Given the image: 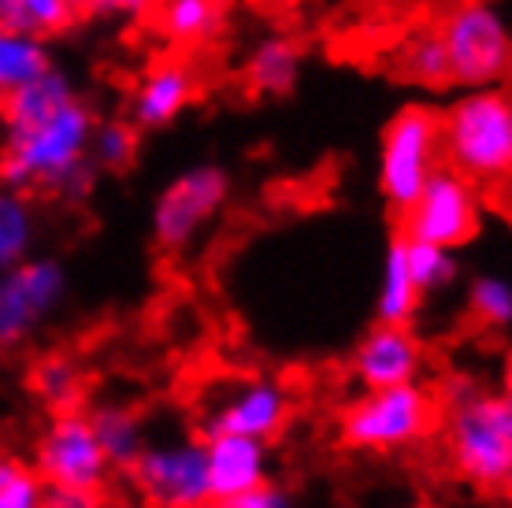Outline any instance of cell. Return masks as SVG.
Segmentation results:
<instances>
[{
  "label": "cell",
  "mask_w": 512,
  "mask_h": 508,
  "mask_svg": "<svg viewBox=\"0 0 512 508\" xmlns=\"http://www.w3.org/2000/svg\"><path fill=\"white\" fill-rule=\"evenodd\" d=\"M75 23L71 0H0V26H12L23 34H60Z\"/></svg>",
  "instance_id": "ffe728a7"
},
{
  "label": "cell",
  "mask_w": 512,
  "mask_h": 508,
  "mask_svg": "<svg viewBox=\"0 0 512 508\" xmlns=\"http://www.w3.org/2000/svg\"><path fill=\"white\" fill-rule=\"evenodd\" d=\"M512 457V397L461 382L449 408V460L475 490H501Z\"/></svg>",
  "instance_id": "3957f363"
},
{
  "label": "cell",
  "mask_w": 512,
  "mask_h": 508,
  "mask_svg": "<svg viewBox=\"0 0 512 508\" xmlns=\"http://www.w3.org/2000/svg\"><path fill=\"white\" fill-rule=\"evenodd\" d=\"M93 153L104 167H127L134 160V149H138V138L127 123H104V127L93 130Z\"/></svg>",
  "instance_id": "83f0119b"
},
{
  "label": "cell",
  "mask_w": 512,
  "mask_h": 508,
  "mask_svg": "<svg viewBox=\"0 0 512 508\" xmlns=\"http://www.w3.org/2000/svg\"><path fill=\"white\" fill-rule=\"evenodd\" d=\"M449 253H453V249L405 238V256H409L412 279H416V286H420L423 293H435L457 279V260Z\"/></svg>",
  "instance_id": "484cf974"
},
{
  "label": "cell",
  "mask_w": 512,
  "mask_h": 508,
  "mask_svg": "<svg viewBox=\"0 0 512 508\" xmlns=\"http://www.w3.org/2000/svg\"><path fill=\"white\" fill-rule=\"evenodd\" d=\"M205 453H208L212 501H219V505H231L238 494L268 483V453H264L260 438L219 431V434H208Z\"/></svg>",
  "instance_id": "4fadbf2b"
},
{
  "label": "cell",
  "mask_w": 512,
  "mask_h": 508,
  "mask_svg": "<svg viewBox=\"0 0 512 508\" xmlns=\"http://www.w3.org/2000/svg\"><path fill=\"white\" fill-rule=\"evenodd\" d=\"M49 49L38 34H23L12 26H0V97L34 82L49 71Z\"/></svg>",
  "instance_id": "2e32d148"
},
{
  "label": "cell",
  "mask_w": 512,
  "mask_h": 508,
  "mask_svg": "<svg viewBox=\"0 0 512 508\" xmlns=\"http://www.w3.org/2000/svg\"><path fill=\"white\" fill-rule=\"evenodd\" d=\"M442 160V127L427 108H405L390 119L379 149V186L394 208H409Z\"/></svg>",
  "instance_id": "8992f818"
},
{
  "label": "cell",
  "mask_w": 512,
  "mask_h": 508,
  "mask_svg": "<svg viewBox=\"0 0 512 508\" xmlns=\"http://www.w3.org/2000/svg\"><path fill=\"white\" fill-rule=\"evenodd\" d=\"M401 67H405V75H409L412 82H420V86L442 89L453 82V78H449L446 45L438 38V30L412 34V38L405 41V49H401Z\"/></svg>",
  "instance_id": "cb8c5ba5"
},
{
  "label": "cell",
  "mask_w": 512,
  "mask_h": 508,
  "mask_svg": "<svg viewBox=\"0 0 512 508\" xmlns=\"http://www.w3.org/2000/svg\"><path fill=\"white\" fill-rule=\"evenodd\" d=\"M286 416H290V397L279 382L249 379L219 401V408L208 416V434L231 431L268 442L282 431Z\"/></svg>",
  "instance_id": "7c38bea8"
},
{
  "label": "cell",
  "mask_w": 512,
  "mask_h": 508,
  "mask_svg": "<svg viewBox=\"0 0 512 508\" xmlns=\"http://www.w3.org/2000/svg\"><path fill=\"white\" fill-rule=\"evenodd\" d=\"M423 290L412 279L409 256H405V238L390 245L383 264V282H379V319L383 323H409L420 308Z\"/></svg>",
  "instance_id": "e0dca14e"
},
{
  "label": "cell",
  "mask_w": 512,
  "mask_h": 508,
  "mask_svg": "<svg viewBox=\"0 0 512 508\" xmlns=\"http://www.w3.org/2000/svg\"><path fill=\"white\" fill-rule=\"evenodd\" d=\"M438 38L446 45L449 78L457 86L483 89L505 78L512 38L501 23V15L490 8L487 0L453 4L438 23Z\"/></svg>",
  "instance_id": "5b68a950"
},
{
  "label": "cell",
  "mask_w": 512,
  "mask_h": 508,
  "mask_svg": "<svg viewBox=\"0 0 512 508\" xmlns=\"http://www.w3.org/2000/svg\"><path fill=\"white\" fill-rule=\"evenodd\" d=\"M71 4H75V12H78V8H93L97 0H71Z\"/></svg>",
  "instance_id": "836d02e7"
},
{
  "label": "cell",
  "mask_w": 512,
  "mask_h": 508,
  "mask_svg": "<svg viewBox=\"0 0 512 508\" xmlns=\"http://www.w3.org/2000/svg\"><path fill=\"white\" fill-rule=\"evenodd\" d=\"M435 420V397L412 379L368 390L342 416V438H346V445L364 449V453H397V449L423 442L435 427Z\"/></svg>",
  "instance_id": "277c9868"
},
{
  "label": "cell",
  "mask_w": 512,
  "mask_h": 508,
  "mask_svg": "<svg viewBox=\"0 0 512 508\" xmlns=\"http://www.w3.org/2000/svg\"><path fill=\"white\" fill-rule=\"evenodd\" d=\"M4 153L0 182L15 190H86V149L93 141V112L78 101L75 86L60 71H45L34 82L0 97Z\"/></svg>",
  "instance_id": "6da1fadb"
},
{
  "label": "cell",
  "mask_w": 512,
  "mask_h": 508,
  "mask_svg": "<svg viewBox=\"0 0 512 508\" xmlns=\"http://www.w3.org/2000/svg\"><path fill=\"white\" fill-rule=\"evenodd\" d=\"M34 468L45 479V486H64V490H82V494L101 497L112 464H108L101 442H97L90 416H78L71 408V412H60L49 423V431L41 434Z\"/></svg>",
  "instance_id": "52a82bcc"
},
{
  "label": "cell",
  "mask_w": 512,
  "mask_h": 508,
  "mask_svg": "<svg viewBox=\"0 0 512 508\" xmlns=\"http://www.w3.org/2000/svg\"><path fill=\"white\" fill-rule=\"evenodd\" d=\"M67 293V275L56 260H19L0 271V349L26 342L56 312Z\"/></svg>",
  "instance_id": "9c48e42d"
},
{
  "label": "cell",
  "mask_w": 512,
  "mask_h": 508,
  "mask_svg": "<svg viewBox=\"0 0 512 508\" xmlns=\"http://www.w3.org/2000/svg\"><path fill=\"white\" fill-rule=\"evenodd\" d=\"M193 101V75L182 64H164L141 78L130 101V115L138 127H167L171 119H179L182 108Z\"/></svg>",
  "instance_id": "9a60e30c"
},
{
  "label": "cell",
  "mask_w": 512,
  "mask_h": 508,
  "mask_svg": "<svg viewBox=\"0 0 512 508\" xmlns=\"http://www.w3.org/2000/svg\"><path fill=\"white\" fill-rule=\"evenodd\" d=\"M479 227V201H475L472 178H464L457 167H438L423 182L416 201L405 208V238L431 242L442 249H457Z\"/></svg>",
  "instance_id": "ba28073f"
},
{
  "label": "cell",
  "mask_w": 512,
  "mask_h": 508,
  "mask_svg": "<svg viewBox=\"0 0 512 508\" xmlns=\"http://www.w3.org/2000/svg\"><path fill=\"white\" fill-rule=\"evenodd\" d=\"M134 483L145 501L164 508H197L212 501L208 483V453L201 442H175L141 449L130 464Z\"/></svg>",
  "instance_id": "30bf717a"
},
{
  "label": "cell",
  "mask_w": 512,
  "mask_h": 508,
  "mask_svg": "<svg viewBox=\"0 0 512 508\" xmlns=\"http://www.w3.org/2000/svg\"><path fill=\"white\" fill-rule=\"evenodd\" d=\"M223 201H227V175L219 167H197L190 175L175 178L156 201V242L164 249H186L208 219L223 208Z\"/></svg>",
  "instance_id": "8fae6325"
},
{
  "label": "cell",
  "mask_w": 512,
  "mask_h": 508,
  "mask_svg": "<svg viewBox=\"0 0 512 508\" xmlns=\"http://www.w3.org/2000/svg\"><path fill=\"white\" fill-rule=\"evenodd\" d=\"M505 397H512V353L505 356Z\"/></svg>",
  "instance_id": "1f68e13d"
},
{
  "label": "cell",
  "mask_w": 512,
  "mask_h": 508,
  "mask_svg": "<svg viewBox=\"0 0 512 508\" xmlns=\"http://www.w3.org/2000/svg\"><path fill=\"white\" fill-rule=\"evenodd\" d=\"M45 505V479L34 464L0 453V508H38Z\"/></svg>",
  "instance_id": "d4e9b609"
},
{
  "label": "cell",
  "mask_w": 512,
  "mask_h": 508,
  "mask_svg": "<svg viewBox=\"0 0 512 508\" xmlns=\"http://www.w3.org/2000/svg\"><path fill=\"white\" fill-rule=\"evenodd\" d=\"M505 82L512 86V49H509V64H505Z\"/></svg>",
  "instance_id": "e575fe53"
},
{
  "label": "cell",
  "mask_w": 512,
  "mask_h": 508,
  "mask_svg": "<svg viewBox=\"0 0 512 508\" xmlns=\"http://www.w3.org/2000/svg\"><path fill=\"white\" fill-rule=\"evenodd\" d=\"M149 4L153 0H97L93 8H101V12H108V15H141V12H149Z\"/></svg>",
  "instance_id": "4dcf8cb0"
},
{
  "label": "cell",
  "mask_w": 512,
  "mask_h": 508,
  "mask_svg": "<svg viewBox=\"0 0 512 508\" xmlns=\"http://www.w3.org/2000/svg\"><path fill=\"white\" fill-rule=\"evenodd\" d=\"M101 497L82 494V490H64V486H45V505L49 508H93Z\"/></svg>",
  "instance_id": "f546056e"
},
{
  "label": "cell",
  "mask_w": 512,
  "mask_h": 508,
  "mask_svg": "<svg viewBox=\"0 0 512 508\" xmlns=\"http://www.w3.org/2000/svg\"><path fill=\"white\" fill-rule=\"evenodd\" d=\"M93 431H97V442H101L104 457H108V464L112 468H130L134 460H138V453L145 449V438H141V423L134 412H127V408H97L90 416Z\"/></svg>",
  "instance_id": "ac0fdd59"
},
{
  "label": "cell",
  "mask_w": 512,
  "mask_h": 508,
  "mask_svg": "<svg viewBox=\"0 0 512 508\" xmlns=\"http://www.w3.org/2000/svg\"><path fill=\"white\" fill-rule=\"evenodd\" d=\"M420 364L423 349L405 323H383L379 319V327L364 334V342L357 349V379L368 390L412 382L420 375Z\"/></svg>",
  "instance_id": "5bb4252c"
},
{
  "label": "cell",
  "mask_w": 512,
  "mask_h": 508,
  "mask_svg": "<svg viewBox=\"0 0 512 508\" xmlns=\"http://www.w3.org/2000/svg\"><path fill=\"white\" fill-rule=\"evenodd\" d=\"M501 490L512 497V457H509V468H505V479H501Z\"/></svg>",
  "instance_id": "d6a6232c"
},
{
  "label": "cell",
  "mask_w": 512,
  "mask_h": 508,
  "mask_svg": "<svg viewBox=\"0 0 512 508\" xmlns=\"http://www.w3.org/2000/svg\"><path fill=\"white\" fill-rule=\"evenodd\" d=\"M468 305L472 316L487 327H509L512 323V282L487 275V279H475L472 293H468Z\"/></svg>",
  "instance_id": "4316f807"
},
{
  "label": "cell",
  "mask_w": 512,
  "mask_h": 508,
  "mask_svg": "<svg viewBox=\"0 0 512 508\" xmlns=\"http://www.w3.org/2000/svg\"><path fill=\"white\" fill-rule=\"evenodd\" d=\"M219 23H223L219 0H164L160 8V26L175 41H205L216 34Z\"/></svg>",
  "instance_id": "7402d4cb"
},
{
  "label": "cell",
  "mask_w": 512,
  "mask_h": 508,
  "mask_svg": "<svg viewBox=\"0 0 512 508\" xmlns=\"http://www.w3.org/2000/svg\"><path fill=\"white\" fill-rule=\"evenodd\" d=\"M297 71H301V52L282 38L264 41L253 52V60H249V82L260 93H286V89H294Z\"/></svg>",
  "instance_id": "44dd1931"
},
{
  "label": "cell",
  "mask_w": 512,
  "mask_h": 508,
  "mask_svg": "<svg viewBox=\"0 0 512 508\" xmlns=\"http://www.w3.org/2000/svg\"><path fill=\"white\" fill-rule=\"evenodd\" d=\"M30 386L56 412H71L82 401V375H78L75 360H67V356H45V360H38L34 371H30Z\"/></svg>",
  "instance_id": "603a6c76"
},
{
  "label": "cell",
  "mask_w": 512,
  "mask_h": 508,
  "mask_svg": "<svg viewBox=\"0 0 512 508\" xmlns=\"http://www.w3.org/2000/svg\"><path fill=\"white\" fill-rule=\"evenodd\" d=\"M279 505H286V497H282V490H275L268 483L253 486V490H245V494H238L231 501V508H279Z\"/></svg>",
  "instance_id": "f1b7e54d"
},
{
  "label": "cell",
  "mask_w": 512,
  "mask_h": 508,
  "mask_svg": "<svg viewBox=\"0 0 512 508\" xmlns=\"http://www.w3.org/2000/svg\"><path fill=\"white\" fill-rule=\"evenodd\" d=\"M34 245V208L15 186H0V271L26 260Z\"/></svg>",
  "instance_id": "d6986e66"
},
{
  "label": "cell",
  "mask_w": 512,
  "mask_h": 508,
  "mask_svg": "<svg viewBox=\"0 0 512 508\" xmlns=\"http://www.w3.org/2000/svg\"><path fill=\"white\" fill-rule=\"evenodd\" d=\"M442 156L472 182L512 178V97L501 89H468L442 119Z\"/></svg>",
  "instance_id": "7a4b0ae2"
}]
</instances>
